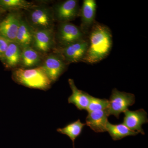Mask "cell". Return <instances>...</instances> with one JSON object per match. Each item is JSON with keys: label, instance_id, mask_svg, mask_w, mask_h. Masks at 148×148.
I'll list each match as a JSON object with an SVG mask.
<instances>
[{"label": "cell", "instance_id": "obj_16", "mask_svg": "<svg viewBox=\"0 0 148 148\" xmlns=\"http://www.w3.org/2000/svg\"><path fill=\"white\" fill-rule=\"evenodd\" d=\"M21 49L20 64L22 68L32 69L40 63L41 58L40 53L32 47H27Z\"/></svg>", "mask_w": 148, "mask_h": 148}, {"label": "cell", "instance_id": "obj_11", "mask_svg": "<svg viewBox=\"0 0 148 148\" xmlns=\"http://www.w3.org/2000/svg\"><path fill=\"white\" fill-rule=\"evenodd\" d=\"M97 4L95 0H84L80 8L79 16L81 24L80 27L85 35L88 34L95 24Z\"/></svg>", "mask_w": 148, "mask_h": 148}, {"label": "cell", "instance_id": "obj_15", "mask_svg": "<svg viewBox=\"0 0 148 148\" xmlns=\"http://www.w3.org/2000/svg\"><path fill=\"white\" fill-rule=\"evenodd\" d=\"M21 48L15 42H10L1 59L7 69H13L20 64Z\"/></svg>", "mask_w": 148, "mask_h": 148}, {"label": "cell", "instance_id": "obj_19", "mask_svg": "<svg viewBox=\"0 0 148 148\" xmlns=\"http://www.w3.org/2000/svg\"><path fill=\"white\" fill-rule=\"evenodd\" d=\"M86 123L81 122L80 119L67 124L63 128H58L57 131L61 134L68 136L73 142V147L75 148V140L79 136L82 132Z\"/></svg>", "mask_w": 148, "mask_h": 148}, {"label": "cell", "instance_id": "obj_13", "mask_svg": "<svg viewBox=\"0 0 148 148\" xmlns=\"http://www.w3.org/2000/svg\"><path fill=\"white\" fill-rule=\"evenodd\" d=\"M108 109L88 112L86 119V125L97 133L107 131L106 126L109 122L108 118L110 116Z\"/></svg>", "mask_w": 148, "mask_h": 148}, {"label": "cell", "instance_id": "obj_12", "mask_svg": "<svg viewBox=\"0 0 148 148\" xmlns=\"http://www.w3.org/2000/svg\"><path fill=\"white\" fill-rule=\"evenodd\" d=\"M123 123L132 131L145 135L142 125L147 123V113L144 109L136 111H130L127 110L124 112Z\"/></svg>", "mask_w": 148, "mask_h": 148}, {"label": "cell", "instance_id": "obj_9", "mask_svg": "<svg viewBox=\"0 0 148 148\" xmlns=\"http://www.w3.org/2000/svg\"><path fill=\"white\" fill-rule=\"evenodd\" d=\"M53 29L34 31L32 45L40 53L49 52L54 45Z\"/></svg>", "mask_w": 148, "mask_h": 148}, {"label": "cell", "instance_id": "obj_4", "mask_svg": "<svg viewBox=\"0 0 148 148\" xmlns=\"http://www.w3.org/2000/svg\"><path fill=\"white\" fill-rule=\"evenodd\" d=\"M108 109L109 116L112 115L119 119L120 115L128 110V107L135 104V95L132 93L120 91L116 88L112 90Z\"/></svg>", "mask_w": 148, "mask_h": 148}, {"label": "cell", "instance_id": "obj_17", "mask_svg": "<svg viewBox=\"0 0 148 148\" xmlns=\"http://www.w3.org/2000/svg\"><path fill=\"white\" fill-rule=\"evenodd\" d=\"M34 31L27 21L21 18L15 42L21 49L32 45Z\"/></svg>", "mask_w": 148, "mask_h": 148}, {"label": "cell", "instance_id": "obj_5", "mask_svg": "<svg viewBox=\"0 0 148 148\" xmlns=\"http://www.w3.org/2000/svg\"><path fill=\"white\" fill-rule=\"evenodd\" d=\"M85 36L79 27L71 22H64L58 25L56 39L61 47H63L84 39Z\"/></svg>", "mask_w": 148, "mask_h": 148}, {"label": "cell", "instance_id": "obj_23", "mask_svg": "<svg viewBox=\"0 0 148 148\" xmlns=\"http://www.w3.org/2000/svg\"><path fill=\"white\" fill-rule=\"evenodd\" d=\"M4 11V10H3L2 9L0 8V14L2 12Z\"/></svg>", "mask_w": 148, "mask_h": 148}, {"label": "cell", "instance_id": "obj_21", "mask_svg": "<svg viewBox=\"0 0 148 148\" xmlns=\"http://www.w3.org/2000/svg\"><path fill=\"white\" fill-rule=\"evenodd\" d=\"M109 101L107 99H101L91 96L86 111L88 112L93 111L103 110L108 108Z\"/></svg>", "mask_w": 148, "mask_h": 148}, {"label": "cell", "instance_id": "obj_3", "mask_svg": "<svg viewBox=\"0 0 148 148\" xmlns=\"http://www.w3.org/2000/svg\"><path fill=\"white\" fill-rule=\"evenodd\" d=\"M27 23L33 31L53 29V10L44 6H36L29 10Z\"/></svg>", "mask_w": 148, "mask_h": 148}, {"label": "cell", "instance_id": "obj_24", "mask_svg": "<svg viewBox=\"0 0 148 148\" xmlns=\"http://www.w3.org/2000/svg\"><path fill=\"white\" fill-rule=\"evenodd\" d=\"M0 18H1V14H0Z\"/></svg>", "mask_w": 148, "mask_h": 148}, {"label": "cell", "instance_id": "obj_10", "mask_svg": "<svg viewBox=\"0 0 148 148\" xmlns=\"http://www.w3.org/2000/svg\"><path fill=\"white\" fill-rule=\"evenodd\" d=\"M21 18V15L18 13L8 14L0 21V36L10 41L15 42Z\"/></svg>", "mask_w": 148, "mask_h": 148}, {"label": "cell", "instance_id": "obj_14", "mask_svg": "<svg viewBox=\"0 0 148 148\" xmlns=\"http://www.w3.org/2000/svg\"><path fill=\"white\" fill-rule=\"evenodd\" d=\"M68 81L72 91L71 95L68 98V103L74 105L79 110H86L91 95L78 89L73 79H69Z\"/></svg>", "mask_w": 148, "mask_h": 148}, {"label": "cell", "instance_id": "obj_1", "mask_svg": "<svg viewBox=\"0 0 148 148\" xmlns=\"http://www.w3.org/2000/svg\"><path fill=\"white\" fill-rule=\"evenodd\" d=\"M88 35V47L83 62L95 64L110 53L112 46V36L108 27L96 22Z\"/></svg>", "mask_w": 148, "mask_h": 148}, {"label": "cell", "instance_id": "obj_6", "mask_svg": "<svg viewBox=\"0 0 148 148\" xmlns=\"http://www.w3.org/2000/svg\"><path fill=\"white\" fill-rule=\"evenodd\" d=\"M88 41L84 39L61 47L56 51L67 64L83 61L87 51Z\"/></svg>", "mask_w": 148, "mask_h": 148}, {"label": "cell", "instance_id": "obj_18", "mask_svg": "<svg viewBox=\"0 0 148 148\" xmlns=\"http://www.w3.org/2000/svg\"><path fill=\"white\" fill-rule=\"evenodd\" d=\"M106 131L114 141L121 140L128 136H135L138 132L130 130L123 123L119 124H113L108 123L106 126Z\"/></svg>", "mask_w": 148, "mask_h": 148}, {"label": "cell", "instance_id": "obj_22", "mask_svg": "<svg viewBox=\"0 0 148 148\" xmlns=\"http://www.w3.org/2000/svg\"><path fill=\"white\" fill-rule=\"evenodd\" d=\"M10 42L8 40L0 36V59L2 58Z\"/></svg>", "mask_w": 148, "mask_h": 148}, {"label": "cell", "instance_id": "obj_7", "mask_svg": "<svg viewBox=\"0 0 148 148\" xmlns=\"http://www.w3.org/2000/svg\"><path fill=\"white\" fill-rule=\"evenodd\" d=\"M54 19L60 23L70 22L79 16L80 8L77 0H66L58 3L53 10Z\"/></svg>", "mask_w": 148, "mask_h": 148}, {"label": "cell", "instance_id": "obj_8", "mask_svg": "<svg viewBox=\"0 0 148 148\" xmlns=\"http://www.w3.org/2000/svg\"><path fill=\"white\" fill-rule=\"evenodd\" d=\"M67 63L57 52L51 53L41 66L52 83L56 82L65 71Z\"/></svg>", "mask_w": 148, "mask_h": 148}, {"label": "cell", "instance_id": "obj_2", "mask_svg": "<svg viewBox=\"0 0 148 148\" xmlns=\"http://www.w3.org/2000/svg\"><path fill=\"white\" fill-rule=\"evenodd\" d=\"M12 78L18 84L43 90L49 89L52 84L42 66L29 69L17 68L12 72Z\"/></svg>", "mask_w": 148, "mask_h": 148}, {"label": "cell", "instance_id": "obj_20", "mask_svg": "<svg viewBox=\"0 0 148 148\" xmlns=\"http://www.w3.org/2000/svg\"><path fill=\"white\" fill-rule=\"evenodd\" d=\"M35 6L32 3L25 0H0V8L3 10H29Z\"/></svg>", "mask_w": 148, "mask_h": 148}]
</instances>
